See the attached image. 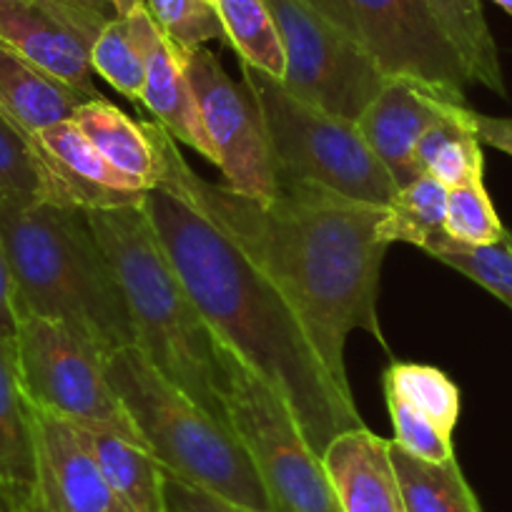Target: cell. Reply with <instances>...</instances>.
<instances>
[{
  "instance_id": "d6a6232c",
  "label": "cell",
  "mask_w": 512,
  "mask_h": 512,
  "mask_svg": "<svg viewBox=\"0 0 512 512\" xmlns=\"http://www.w3.org/2000/svg\"><path fill=\"white\" fill-rule=\"evenodd\" d=\"M384 400H387V410L392 417V430H395L392 442L395 445L430 462H447L455 457L450 432H445L437 422L420 415L397 397H384Z\"/></svg>"
},
{
  "instance_id": "52a82bcc",
  "label": "cell",
  "mask_w": 512,
  "mask_h": 512,
  "mask_svg": "<svg viewBox=\"0 0 512 512\" xmlns=\"http://www.w3.org/2000/svg\"><path fill=\"white\" fill-rule=\"evenodd\" d=\"M226 377V420L249 450L279 512H342L324 472L284 397L216 339Z\"/></svg>"
},
{
  "instance_id": "e575fe53",
  "label": "cell",
  "mask_w": 512,
  "mask_h": 512,
  "mask_svg": "<svg viewBox=\"0 0 512 512\" xmlns=\"http://www.w3.org/2000/svg\"><path fill=\"white\" fill-rule=\"evenodd\" d=\"M18 312H16V287H13L11 262H8L6 241L0 231V337L16 342Z\"/></svg>"
},
{
  "instance_id": "ab89813d",
  "label": "cell",
  "mask_w": 512,
  "mask_h": 512,
  "mask_svg": "<svg viewBox=\"0 0 512 512\" xmlns=\"http://www.w3.org/2000/svg\"><path fill=\"white\" fill-rule=\"evenodd\" d=\"M0 512H11L6 505H3V500H0Z\"/></svg>"
},
{
  "instance_id": "836d02e7",
  "label": "cell",
  "mask_w": 512,
  "mask_h": 512,
  "mask_svg": "<svg viewBox=\"0 0 512 512\" xmlns=\"http://www.w3.org/2000/svg\"><path fill=\"white\" fill-rule=\"evenodd\" d=\"M164 495L169 512H254L249 507L234 505L219 495L201 490V487L189 485L176 475L164 470Z\"/></svg>"
},
{
  "instance_id": "1f68e13d",
  "label": "cell",
  "mask_w": 512,
  "mask_h": 512,
  "mask_svg": "<svg viewBox=\"0 0 512 512\" xmlns=\"http://www.w3.org/2000/svg\"><path fill=\"white\" fill-rule=\"evenodd\" d=\"M445 231L452 241L470 246L492 244L505 234V226L492 206L485 181L477 179L447 191Z\"/></svg>"
},
{
  "instance_id": "4fadbf2b",
  "label": "cell",
  "mask_w": 512,
  "mask_h": 512,
  "mask_svg": "<svg viewBox=\"0 0 512 512\" xmlns=\"http://www.w3.org/2000/svg\"><path fill=\"white\" fill-rule=\"evenodd\" d=\"M31 144L41 174V201L86 211L144 204L146 191L113 169L73 118L33 134Z\"/></svg>"
},
{
  "instance_id": "8992f818",
  "label": "cell",
  "mask_w": 512,
  "mask_h": 512,
  "mask_svg": "<svg viewBox=\"0 0 512 512\" xmlns=\"http://www.w3.org/2000/svg\"><path fill=\"white\" fill-rule=\"evenodd\" d=\"M241 76L262 113L277 184H312L362 204H390L400 189L359 134L357 121L302 101L279 78L249 63H241Z\"/></svg>"
},
{
  "instance_id": "7a4b0ae2",
  "label": "cell",
  "mask_w": 512,
  "mask_h": 512,
  "mask_svg": "<svg viewBox=\"0 0 512 512\" xmlns=\"http://www.w3.org/2000/svg\"><path fill=\"white\" fill-rule=\"evenodd\" d=\"M144 209L206 327L284 397L319 457L334 437L364 427L302 312L262 269L171 191H146Z\"/></svg>"
},
{
  "instance_id": "4316f807",
  "label": "cell",
  "mask_w": 512,
  "mask_h": 512,
  "mask_svg": "<svg viewBox=\"0 0 512 512\" xmlns=\"http://www.w3.org/2000/svg\"><path fill=\"white\" fill-rule=\"evenodd\" d=\"M214 3L224 23L226 43L239 53L241 63H249L282 81L287 58L267 0H214Z\"/></svg>"
},
{
  "instance_id": "5b68a950",
  "label": "cell",
  "mask_w": 512,
  "mask_h": 512,
  "mask_svg": "<svg viewBox=\"0 0 512 512\" xmlns=\"http://www.w3.org/2000/svg\"><path fill=\"white\" fill-rule=\"evenodd\" d=\"M106 374L166 472L234 505L279 512L236 432L166 379L136 344L106 354Z\"/></svg>"
},
{
  "instance_id": "f35d334b",
  "label": "cell",
  "mask_w": 512,
  "mask_h": 512,
  "mask_svg": "<svg viewBox=\"0 0 512 512\" xmlns=\"http://www.w3.org/2000/svg\"><path fill=\"white\" fill-rule=\"evenodd\" d=\"M492 3H495V6H500L502 11L510 13V16H512V0H492Z\"/></svg>"
},
{
  "instance_id": "5bb4252c",
  "label": "cell",
  "mask_w": 512,
  "mask_h": 512,
  "mask_svg": "<svg viewBox=\"0 0 512 512\" xmlns=\"http://www.w3.org/2000/svg\"><path fill=\"white\" fill-rule=\"evenodd\" d=\"M450 106H467L465 96L440 91L417 78L395 76L387 78L382 91L357 118L359 134L382 161L397 189L422 176L415 164L417 144Z\"/></svg>"
},
{
  "instance_id": "ac0fdd59",
  "label": "cell",
  "mask_w": 512,
  "mask_h": 512,
  "mask_svg": "<svg viewBox=\"0 0 512 512\" xmlns=\"http://www.w3.org/2000/svg\"><path fill=\"white\" fill-rule=\"evenodd\" d=\"M146 51V81L141 103L156 116V121L181 144L199 151L211 164L216 161L206 128L201 123L199 106H196L194 88L179 58V48L161 33L151 16L144 33Z\"/></svg>"
},
{
  "instance_id": "cb8c5ba5",
  "label": "cell",
  "mask_w": 512,
  "mask_h": 512,
  "mask_svg": "<svg viewBox=\"0 0 512 512\" xmlns=\"http://www.w3.org/2000/svg\"><path fill=\"white\" fill-rule=\"evenodd\" d=\"M447 186L432 176L422 174L412 184L402 186L392 201L384 206V214L377 224V236L384 244L420 246L422 251L435 249L447 239Z\"/></svg>"
},
{
  "instance_id": "3957f363",
  "label": "cell",
  "mask_w": 512,
  "mask_h": 512,
  "mask_svg": "<svg viewBox=\"0 0 512 512\" xmlns=\"http://www.w3.org/2000/svg\"><path fill=\"white\" fill-rule=\"evenodd\" d=\"M0 231L18 322H63L103 354L136 344L126 299L86 209L48 201L0 204Z\"/></svg>"
},
{
  "instance_id": "e0dca14e",
  "label": "cell",
  "mask_w": 512,
  "mask_h": 512,
  "mask_svg": "<svg viewBox=\"0 0 512 512\" xmlns=\"http://www.w3.org/2000/svg\"><path fill=\"white\" fill-rule=\"evenodd\" d=\"M38 445L33 407L18 372L16 342L0 337V500L11 512H36Z\"/></svg>"
},
{
  "instance_id": "30bf717a",
  "label": "cell",
  "mask_w": 512,
  "mask_h": 512,
  "mask_svg": "<svg viewBox=\"0 0 512 512\" xmlns=\"http://www.w3.org/2000/svg\"><path fill=\"white\" fill-rule=\"evenodd\" d=\"M374 58L384 76H410L465 96L472 83L427 0H307Z\"/></svg>"
},
{
  "instance_id": "83f0119b",
  "label": "cell",
  "mask_w": 512,
  "mask_h": 512,
  "mask_svg": "<svg viewBox=\"0 0 512 512\" xmlns=\"http://www.w3.org/2000/svg\"><path fill=\"white\" fill-rule=\"evenodd\" d=\"M384 397H397L420 415L430 417L445 432H455L460 422V390L442 369L430 364L392 362L384 369Z\"/></svg>"
},
{
  "instance_id": "7402d4cb",
  "label": "cell",
  "mask_w": 512,
  "mask_h": 512,
  "mask_svg": "<svg viewBox=\"0 0 512 512\" xmlns=\"http://www.w3.org/2000/svg\"><path fill=\"white\" fill-rule=\"evenodd\" d=\"M415 164L420 174L432 176L447 189L482 179L485 156L472 128L470 106H450L440 121L427 128L417 144Z\"/></svg>"
},
{
  "instance_id": "484cf974",
  "label": "cell",
  "mask_w": 512,
  "mask_h": 512,
  "mask_svg": "<svg viewBox=\"0 0 512 512\" xmlns=\"http://www.w3.org/2000/svg\"><path fill=\"white\" fill-rule=\"evenodd\" d=\"M440 21L442 31L457 48L470 71L472 83L490 88L497 96H505V76H502L500 53L485 21L480 0H427Z\"/></svg>"
},
{
  "instance_id": "8fae6325",
  "label": "cell",
  "mask_w": 512,
  "mask_h": 512,
  "mask_svg": "<svg viewBox=\"0 0 512 512\" xmlns=\"http://www.w3.org/2000/svg\"><path fill=\"white\" fill-rule=\"evenodd\" d=\"M179 48V46H176ZM179 58L194 88L201 123L206 128L226 186L256 201L277 196L267 134L259 106L244 83L231 81L209 48H179Z\"/></svg>"
},
{
  "instance_id": "4dcf8cb0",
  "label": "cell",
  "mask_w": 512,
  "mask_h": 512,
  "mask_svg": "<svg viewBox=\"0 0 512 512\" xmlns=\"http://www.w3.org/2000/svg\"><path fill=\"white\" fill-rule=\"evenodd\" d=\"M156 26L174 46L201 48L209 41H224L226 31L214 0H146Z\"/></svg>"
},
{
  "instance_id": "ba28073f",
  "label": "cell",
  "mask_w": 512,
  "mask_h": 512,
  "mask_svg": "<svg viewBox=\"0 0 512 512\" xmlns=\"http://www.w3.org/2000/svg\"><path fill=\"white\" fill-rule=\"evenodd\" d=\"M16 359L33 407L76 427L108 430L146 447L108 379L106 354L76 329L53 319H21Z\"/></svg>"
},
{
  "instance_id": "277c9868",
  "label": "cell",
  "mask_w": 512,
  "mask_h": 512,
  "mask_svg": "<svg viewBox=\"0 0 512 512\" xmlns=\"http://www.w3.org/2000/svg\"><path fill=\"white\" fill-rule=\"evenodd\" d=\"M88 219L116 272L136 347L196 405L229 425L216 337L171 267L144 204L93 209Z\"/></svg>"
},
{
  "instance_id": "f1b7e54d",
  "label": "cell",
  "mask_w": 512,
  "mask_h": 512,
  "mask_svg": "<svg viewBox=\"0 0 512 512\" xmlns=\"http://www.w3.org/2000/svg\"><path fill=\"white\" fill-rule=\"evenodd\" d=\"M427 254L452 267L455 272L465 274L467 279L480 284L492 297H497L512 309V234L507 229L500 239L482 246L460 244V241H452L447 236L442 244H437Z\"/></svg>"
},
{
  "instance_id": "7c38bea8",
  "label": "cell",
  "mask_w": 512,
  "mask_h": 512,
  "mask_svg": "<svg viewBox=\"0 0 512 512\" xmlns=\"http://www.w3.org/2000/svg\"><path fill=\"white\" fill-rule=\"evenodd\" d=\"M106 23L71 0H0V41L88 101L103 98L91 48Z\"/></svg>"
},
{
  "instance_id": "74e56055",
  "label": "cell",
  "mask_w": 512,
  "mask_h": 512,
  "mask_svg": "<svg viewBox=\"0 0 512 512\" xmlns=\"http://www.w3.org/2000/svg\"><path fill=\"white\" fill-rule=\"evenodd\" d=\"M139 3H144V0H113V6H116L118 16H126V13L134 11Z\"/></svg>"
},
{
  "instance_id": "8d00e7d4",
  "label": "cell",
  "mask_w": 512,
  "mask_h": 512,
  "mask_svg": "<svg viewBox=\"0 0 512 512\" xmlns=\"http://www.w3.org/2000/svg\"><path fill=\"white\" fill-rule=\"evenodd\" d=\"M71 3H76V6L86 8V11H91V13H98V16L106 18V21L118 18V11H116V6H113V0H71Z\"/></svg>"
},
{
  "instance_id": "44dd1931",
  "label": "cell",
  "mask_w": 512,
  "mask_h": 512,
  "mask_svg": "<svg viewBox=\"0 0 512 512\" xmlns=\"http://www.w3.org/2000/svg\"><path fill=\"white\" fill-rule=\"evenodd\" d=\"M71 118L113 169L144 191L154 189L159 181V156L141 123L106 98L81 103Z\"/></svg>"
},
{
  "instance_id": "f546056e",
  "label": "cell",
  "mask_w": 512,
  "mask_h": 512,
  "mask_svg": "<svg viewBox=\"0 0 512 512\" xmlns=\"http://www.w3.org/2000/svg\"><path fill=\"white\" fill-rule=\"evenodd\" d=\"M41 201V174L31 136L0 111V204Z\"/></svg>"
},
{
  "instance_id": "9a60e30c",
  "label": "cell",
  "mask_w": 512,
  "mask_h": 512,
  "mask_svg": "<svg viewBox=\"0 0 512 512\" xmlns=\"http://www.w3.org/2000/svg\"><path fill=\"white\" fill-rule=\"evenodd\" d=\"M33 422L38 445L36 512H131L81 445L71 422L38 407H33Z\"/></svg>"
},
{
  "instance_id": "d6986e66",
  "label": "cell",
  "mask_w": 512,
  "mask_h": 512,
  "mask_svg": "<svg viewBox=\"0 0 512 512\" xmlns=\"http://www.w3.org/2000/svg\"><path fill=\"white\" fill-rule=\"evenodd\" d=\"M88 98L63 86L0 41V111L28 136L73 116Z\"/></svg>"
},
{
  "instance_id": "d4e9b609",
  "label": "cell",
  "mask_w": 512,
  "mask_h": 512,
  "mask_svg": "<svg viewBox=\"0 0 512 512\" xmlns=\"http://www.w3.org/2000/svg\"><path fill=\"white\" fill-rule=\"evenodd\" d=\"M151 21L146 0L131 13L118 16L103 26L91 48L93 73L111 83L128 101H141L146 81L144 33Z\"/></svg>"
},
{
  "instance_id": "9c48e42d",
  "label": "cell",
  "mask_w": 512,
  "mask_h": 512,
  "mask_svg": "<svg viewBox=\"0 0 512 512\" xmlns=\"http://www.w3.org/2000/svg\"><path fill=\"white\" fill-rule=\"evenodd\" d=\"M282 38V86L302 101L357 121L387 78L374 58L307 0H267Z\"/></svg>"
},
{
  "instance_id": "2e32d148",
  "label": "cell",
  "mask_w": 512,
  "mask_h": 512,
  "mask_svg": "<svg viewBox=\"0 0 512 512\" xmlns=\"http://www.w3.org/2000/svg\"><path fill=\"white\" fill-rule=\"evenodd\" d=\"M392 440L367 427L334 437L322 465L342 512H405L400 480L392 465Z\"/></svg>"
},
{
  "instance_id": "d590c367",
  "label": "cell",
  "mask_w": 512,
  "mask_h": 512,
  "mask_svg": "<svg viewBox=\"0 0 512 512\" xmlns=\"http://www.w3.org/2000/svg\"><path fill=\"white\" fill-rule=\"evenodd\" d=\"M472 128L482 146H492L512 156V116H485V113L472 111Z\"/></svg>"
},
{
  "instance_id": "6da1fadb",
  "label": "cell",
  "mask_w": 512,
  "mask_h": 512,
  "mask_svg": "<svg viewBox=\"0 0 512 512\" xmlns=\"http://www.w3.org/2000/svg\"><path fill=\"white\" fill-rule=\"evenodd\" d=\"M141 126L159 156L156 186L204 216L292 299L329 372L352 390L344 364L349 332L362 329L387 347L377 317L379 274L390 249L377 236L384 206L312 184H277L272 201H256L201 179L159 121Z\"/></svg>"
},
{
  "instance_id": "ffe728a7",
  "label": "cell",
  "mask_w": 512,
  "mask_h": 512,
  "mask_svg": "<svg viewBox=\"0 0 512 512\" xmlns=\"http://www.w3.org/2000/svg\"><path fill=\"white\" fill-rule=\"evenodd\" d=\"M73 430L128 510L169 512L164 495V467L144 445L108 430H86L76 425Z\"/></svg>"
},
{
  "instance_id": "603a6c76",
  "label": "cell",
  "mask_w": 512,
  "mask_h": 512,
  "mask_svg": "<svg viewBox=\"0 0 512 512\" xmlns=\"http://www.w3.org/2000/svg\"><path fill=\"white\" fill-rule=\"evenodd\" d=\"M392 465L405 512H482L457 460L430 462L392 442Z\"/></svg>"
}]
</instances>
